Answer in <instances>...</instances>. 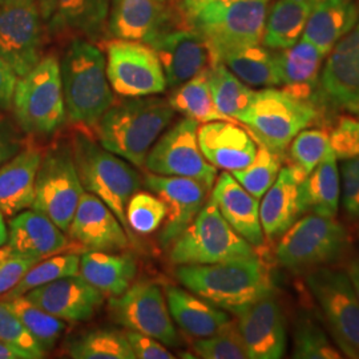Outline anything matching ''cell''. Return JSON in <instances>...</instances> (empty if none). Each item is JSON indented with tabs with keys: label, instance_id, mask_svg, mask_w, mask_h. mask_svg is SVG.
Wrapping results in <instances>:
<instances>
[{
	"label": "cell",
	"instance_id": "48",
	"mask_svg": "<svg viewBox=\"0 0 359 359\" xmlns=\"http://www.w3.org/2000/svg\"><path fill=\"white\" fill-rule=\"evenodd\" d=\"M38 261V258L11 255L0 264V297L7 294L18 285L28 270Z\"/></svg>",
	"mask_w": 359,
	"mask_h": 359
},
{
	"label": "cell",
	"instance_id": "21",
	"mask_svg": "<svg viewBox=\"0 0 359 359\" xmlns=\"http://www.w3.org/2000/svg\"><path fill=\"white\" fill-rule=\"evenodd\" d=\"M149 46L158 56L169 88L179 87L210 67L209 46L196 29L167 31Z\"/></svg>",
	"mask_w": 359,
	"mask_h": 359
},
{
	"label": "cell",
	"instance_id": "27",
	"mask_svg": "<svg viewBox=\"0 0 359 359\" xmlns=\"http://www.w3.org/2000/svg\"><path fill=\"white\" fill-rule=\"evenodd\" d=\"M41 158L43 152L29 145L0 165V212L3 216L13 217L32 206Z\"/></svg>",
	"mask_w": 359,
	"mask_h": 359
},
{
	"label": "cell",
	"instance_id": "34",
	"mask_svg": "<svg viewBox=\"0 0 359 359\" xmlns=\"http://www.w3.org/2000/svg\"><path fill=\"white\" fill-rule=\"evenodd\" d=\"M341 197V181L334 152L308 173L302 184L305 213L311 212L325 217H335Z\"/></svg>",
	"mask_w": 359,
	"mask_h": 359
},
{
	"label": "cell",
	"instance_id": "10",
	"mask_svg": "<svg viewBox=\"0 0 359 359\" xmlns=\"http://www.w3.org/2000/svg\"><path fill=\"white\" fill-rule=\"evenodd\" d=\"M84 192L72 145L57 144L47 149L39 167L35 200L31 208L67 231Z\"/></svg>",
	"mask_w": 359,
	"mask_h": 359
},
{
	"label": "cell",
	"instance_id": "33",
	"mask_svg": "<svg viewBox=\"0 0 359 359\" xmlns=\"http://www.w3.org/2000/svg\"><path fill=\"white\" fill-rule=\"evenodd\" d=\"M320 0H278L268 11L261 43L273 51L292 47L308 23Z\"/></svg>",
	"mask_w": 359,
	"mask_h": 359
},
{
	"label": "cell",
	"instance_id": "13",
	"mask_svg": "<svg viewBox=\"0 0 359 359\" xmlns=\"http://www.w3.org/2000/svg\"><path fill=\"white\" fill-rule=\"evenodd\" d=\"M197 130L198 121L182 118L154 142L144 167L154 175L198 180L212 189L217 168L209 164L201 154Z\"/></svg>",
	"mask_w": 359,
	"mask_h": 359
},
{
	"label": "cell",
	"instance_id": "16",
	"mask_svg": "<svg viewBox=\"0 0 359 359\" xmlns=\"http://www.w3.org/2000/svg\"><path fill=\"white\" fill-rule=\"evenodd\" d=\"M322 103L355 114L359 109V20L329 53L318 84Z\"/></svg>",
	"mask_w": 359,
	"mask_h": 359
},
{
	"label": "cell",
	"instance_id": "29",
	"mask_svg": "<svg viewBox=\"0 0 359 359\" xmlns=\"http://www.w3.org/2000/svg\"><path fill=\"white\" fill-rule=\"evenodd\" d=\"M167 304L170 317L184 333L204 338L219 332L231 321V316L204 298L176 286H168Z\"/></svg>",
	"mask_w": 359,
	"mask_h": 359
},
{
	"label": "cell",
	"instance_id": "8",
	"mask_svg": "<svg viewBox=\"0 0 359 359\" xmlns=\"http://www.w3.org/2000/svg\"><path fill=\"white\" fill-rule=\"evenodd\" d=\"M256 256L255 246L231 228L209 200L172 243L169 259L175 265H208Z\"/></svg>",
	"mask_w": 359,
	"mask_h": 359
},
{
	"label": "cell",
	"instance_id": "26",
	"mask_svg": "<svg viewBox=\"0 0 359 359\" xmlns=\"http://www.w3.org/2000/svg\"><path fill=\"white\" fill-rule=\"evenodd\" d=\"M7 246L13 255L44 259L63 252L68 240L50 218L36 210H23L10 219Z\"/></svg>",
	"mask_w": 359,
	"mask_h": 359
},
{
	"label": "cell",
	"instance_id": "35",
	"mask_svg": "<svg viewBox=\"0 0 359 359\" xmlns=\"http://www.w3.org/2000/svg\"><path fill=\"white\" fill-rule=\"evenodd\" d=\"M206 72L216 108L228 118L240 121L250 107L256 90H250L221 63L210 65Z\"/></svg>",
	"mask_w": 359,
	"mask_h": 359
},
{
	"label": "cell",
	"instance_id": "4",
	"mask_svg": "<svg viewBox=\"0 0 359 359\" xmlns=\"http://www.w3.org/2000/svg\"><path fill=\"white\" fill-rule=\"evenodd\" d=\"M74 158L81 185L97 196L120 219L129 237L127 205L142 187V177L127 160L109 152L87 135L79 132L72 142Z\"/></svg>",
	"mask_w": 359,
	"mask_h": 359
},
{
	"label": "cell",
	"instance_id": "56",
	"mask_svg": "<svg viewBox=\"0 0 359 359\" xmlns=\"http://www.w3.org/2000/svg\"><path fill=\"white\" fill-rule=\"evenodd\" d=\"M342 168L346 169L348 172H351L353 175H355L359 177V158H353V160H345L342 163Z\"/></svg>",
	"mask_w": 359,
	"mask_h": 359
},
{
	"label": "cell",
	"instance_id": "23",
	"mask_svg": "<svg viewBox=\"0 0 359 359\" xmlns=\"http://www.w3.org/2000/svg\"><path fill=\"white\" fill-rule=\"evenodd\" d=\"M197 139L206 161L231 173L248 167L258 149L252 133L231 120L204 123L198 127Z\"/></svg>",
	"mask_w": 359,
	"mask_h": 359
},
{
	"label": "cell",
	"instance_id": "46",
	"mask_svg": "<svg viewBox=\"0 0 359 359\" xmlns=\"http://www.w3.org/2000/svg\"><path fill=\"white\" fill-rule=\"evenodd\" d=\"M0 341L19 348L27 354L28 359L46 357V351L35 338L27 330L26 326L13 311L7 301L0 298Z\"/></svg>",
	"mask_w": 359,
	"mask_h": 359
},
{
	"label": "cell",
	"instance_id": "18",
	"mask_svg": "<svg viewBox=\"0 0 359 359\" xmlns=\"http://www.w3.org/2000/svg\"><path fill=\"white\" fill-rule=\"evenodd\" d=\"M25 297L35 306L67 322L93 318L105 299V295L80 273L41 285Z\"/></svg>",
	"mask_w": 359,
	"mask_h": 359
},
{
	"label": "cell",
	"instance_id": "54",
	"mask_svg": "<svg viewBox=\"0 0 359 359\" xmlns=\"http://www.w3.org/2000/svg\"><path fill=\"white\" fill-rule=\"evenodd\" d=\"M216 0H181V7L182 11L189 16H192L193 13H197L198 10H201L203 7H205L206 4L213 3Z\"/></svg>",
	"mask_w": 359,
	"mask_h": 359
},
{
	"label": "cell",
	"instance_id": "9",
	"mask_svg": "<svg viewBox=\"0 0 359 359\" xmlns=\"http://www.w3.org/2000/svg\"><path fill=\"white\" fill-rule=\"evenodd\" d=\"M270 0H216L189 16L215 53L246 44L261 43Z\"/></svg>",
	"mask_w": 359,
	"mask_h": 359
},
{
	"label": "cell",
	"instance_id": "47",
	"mask_svg": "<svg viewBox=\"0 0 359 359\" xmlns=\"http://www.w3.org/2000/svg\"><path fill=\"white\" fill-rule=\"evenodd\" d=\"M329 137L338 160L359 158V118L341 117Z\"/></svg>",
	"mask_w": 359,
	"mask_h": 359
},
{
	"label": "cell",
	"instance_id": "43",
	"mask_svg": "<svg viewBox=\"0 0 359 359\" xmlns=\"http://www.w3.org/2000/svg\"><path fill=\"white\" fill-rule=\"evenodd\" d=\"M293 358L341 359L342 355L339 350L330 342L321 326L305 317L295 325Z\"/></svg>",
	"mask_w": 359,
	"mask_h": 359
},
{
	"label": "cell",
	"instance_id": "55",
	"mask_svg": "<svg viewBox=\"0 0 359 359\" xmlns=\"http://www.w3.org/2000/svg\"><path fill=\"white\" fill-rule=\"evenodd\" d=\"M0 359H28V357L19 348L0 341Z\"/></svg>",
	"mask_w": 359,
	"mask_h": 359
},
{
	"label": "cell",
	"instance_id": "32",
	"mask_svg": "<svg viewBox=\"0 0 359 359\" xmlns=\"http://www.w3.org/2000/svg\"><path fill=\"white\" fill-rule=\"evenodd\" d=\"M79 273L104 295L118 297L130 287L137 265L130 255L88 250L80 257Z\"/></svg>",
	"mask_w": 359,
	"mask_h": 359
},
{
	"label": "cell",
	"instance_id": "53",
	"mask_svg": "<svg viewBox=\"0 0 359 359\" xmlns=\"http://www.w3.org/2000/svg\"><path fill=\"white\" fill-rule=\"evenodd\" d=\"M346 274L347 277L350 278V283L353 285V287L355 290V294H357L359 299V256L354 257L348 262Z\"/></svg>",
	"mask_w": 359,
	"mask_h": 359
},
{
	"label": "cell",
	"instance_id": "2",
	"mask_svg": "<svg viewBox=\"0 0 359 359\" xmlns=\"http://www.w3.org/2000/svg\"><path fill=\"white\" fill-rule=\"evenodd\" d=\"M175 116L168 100L152 96L129 97L102 116L96 130L100 145L142 168L154 142Z\"/></svg>",
	"mask_w": 359,
	"mask_h": 359
},
{
	"label": "cell",
	"instance_id": "38",
	"mask_svg": "<svg viewBox=\"0 0 359 359\" xmlns=\"http://www.w3.org/2000/svg\"><path fill=\"white\" fill-rule=\"evenodd\" d=\"M74 359H136L126 334L112 329H97L77 337L68 344Z\"/></svg>",
	"mask_w": 359,
	"mask_h": 359
},
{
	"label": "cell",
	"instance_id": "59",
	"mask_svg": "<svg viewBox=\"0 0 359 359\" xmlns=\"http://www.w3.org/2000/svg\"><path fill=\"white\" fill-rule=\"evenodd\" d=\"M22 3H36V0H0V6L22 4ZM36 4H38V3H36Z\"/></svg>",
	"mask_w": 359,
	"mask_h": 359
},
{
	"label": "cell",
	"instance_id": "36",
	"mask_svg": "<svg viewBox=\"0 0 359 359\" xmlns=\"http://www.w3.org/2000/svg\"><path fill=\"white\" fill-rule=\"evenodd\" d=\"M111 0H57L52 29H74L88 39L103 35Z\"/></svg>",
	"mask_w": 359,
	"mask_h": 359
},
{
	"label": "cell",
	"instance_id": "44",
	"mask_svg": "<svg viewBox=\"0 0 359 359\" xmlns=\"http://www.w3.org/2000/svg\"><path fill=\"white\" fill-rule=\"evenodd\" d=\"M165 203L151 193L136 192L127 205V222L130 231L151 234L157 231L167 217Z\"/></svg>",
	"mask_w": 359,
	"mask_h": 359
},
{
	"label": "cell",
	"instance_id": "12",
	"mask_svg": "<svg viewBox=\"0 0 359 359\" xmlns=\"http://www.w3.org/2000/svg\"><path fill=\"white\" fill-rule=\"evenodd\" d=\"M107 76L112 90L123 97L163 93L167 80L152 46L116 39L107 44Z\"/></svg>",
	"mask_w": 359,
	"mask_h": 359
},
{
	"label": "cell",
	"instance_id": "20",
	"mask_svg": "<svg viewBox=\"0 0 359 359\" xmlns=\"http://www.w3.org/2000/svg\"><path fill=\"white\" fill-rule=\"evenodd\" d=\"M68 234L90 250L118 252L127 249L129 236L111 208L90 192H84L69 224Z\"/></svg>",
	"mask_w": 359,
	"mask_h": 359
},
{
	"label": "cell",
	"instance_id": "30",
	"mask_svg": "<svg viewBox=\"0 0 359 359\" xmlns=\"http://www.w3.org/2000/svg\"><path fill=\"white\" fill-rule=\"evenodd\" d=\"M358 20L359 8L354 0H320L302 36L326 56Z\"/></svg>",
	"mask_w": 359,
	"mask_h": 359
},
{
	"label": "cell",
	"instance_id": "52",
	"mask_svg": "<svg viewBox=\"0 0 359 359\" xmlns=\"http://www.w3.org/2000/svg\"><path fill=\"white\" fill-rule=\"evenodd\" d=\"M22 149V144L11 132V129L0 124V165L8 161Z\"/></svg>",
	"mask_w": 359,
	"mask_h": 359
},
{
	"label": "cell",
	"instance_id": "57",
	"mask_svg": "<svg viewBox=\"0 0 359 359\" xmlns=\"http://www.w3.org/2000/svg\"><path fill=\"white\" fill-rule=\"evenodd\" d=\"M7 241H8V231H7V226L4 222L3 213L0 212V246L7 245Z\"/></svg>",
	"mask_w": 359,
	"mask_h": 359
},
{
	"label": "cell",
	"instance_id": "31",
	"mask_svg": "<svg viewBox=\"0 0 359 359\" xmlns=\"http://www.w3.org/2000/svg\"><path fill=\"white\" fill-rule=\"evenodd\" d=\"M283 90L299 99L313 102V92L320 84L325 55L301 36L292 47L277 52Z\"/></svg>",
	"mask_w": 359,
	"mask_h": 359
},
{
	"label": "cell",
	"instance_id": "22",
	"mask_svg": "<svg viewBox=\"0 0 359 359\" xmlns=\"http://www.w3.org/2000/svg\"><path fill=\"white\" fill-rule=\"evenodd\" d=\"M305 173L297 165L281 168L278 177L262 196L259 219L268 238L281 237L298 218L305 215L302 201V184Z\"/></svg>",
	"mask_w": 359,
	"mask_h": 359
},
{
	"label": "cell",
	"instance_id": "40",
	"mask_svg": "<svg viewBox=\"0 0 359 359\" xmlns=\"http://www.w3.org/2000/svg\"><path fill=\"white\" fill-rule=\"evenodd\" d=\"M79 270L80 257L75 255H55L51 256V258L40 259L27 271L13 290L1 297V299L8 301L16 297H22L41 285L56 281L68 276L79 274Z\"/></svg>",
	"mask_w": 359,
	"mask_h": 359
},
{
	"label": "cell",
	"instance_id": "7",
	"mask_svg": "<svg viewBox=\"0 0 359 359\" xmlns=\"http://www.w3.org/2000/svg\"><path fill=\"white\" fill-rule=\"evenodd\" d=\"M348 234L334 217L309 215L283 233L276 249L280 265L293 273L330 266L345 256Z\"/></svg>",
	"mask_w": 359,
	"mask_h": 359
},
{
	"label": "cell",
	"instance_id": "3",
	"mask_svg": "<svg viewBox=\"0 0 359 359\" xmlns=\"http://www.w3.org/2000/svg\"><path fill=\"white\" fill-rule=\"evenodd\" d=\"M60 75L67 118L96 127L115 100L103 52L88 40H72L63 55Z\"/></svg>",
	"mask_w": 359,
	"mask_h": 359
},
{
	"label": "cell",
	"instance_id": "45",
	"mask_svg": "<svg viewBox=\"0 0 359 359\" xmlns=\"http://www.w3.org/2000/svg\"><path fill=\"white\" fill-rule=\"evenodd\" d=\"M332 152L330 137L321 129H304L290 142L293 164L305 173H310Z\"/></svg>",
	"mask_w": 359,
	"mask_h": 359
},
{
	"label": "cell",
	"instance_id": "1",
	"mask_svg": "<svg viewBox=\"0 0 359 359\" xmlns=\"http://www.w3.org/2000/svg\"><path fill=\"white\" fill-rule=\"evenodd\" d=\"M188 290L233 314L273 292L269 269L258 256L208 265H177Z\"/></svg>",
	"mask_w": 359,
	"mask_h": 359
},
{
	"label": "cell",
	"instance_id": "11",
	"mask_svg": "<svg viewBox=\"0 0 359 359\" xmlns=\"http://www.w3.org/2000/svg\"><path fill=\"white\" fill-rule=\"evenodd\" d=\"M306 283L335 345L347 358L359 359V299L346 271L325 266L308 273Z\"/></svg>",
	"mask_w": 359,
	"mask_h": 359
},
{
	"label": "cell",
	"instance_id": "6",
	"mask_svg": "<svg viewBox=\"0 0 359 359\" xmlns=\"http://www.w3.org/2000/svg\"><path fill=\"white\" fill-rule=\"evenodd\" d=\"M318 118L316 104L287 90L269 87L256 90L240 123L246 126L258 144L283 154L295 136Z\"/></svg>",
	"mask_w": 359,
	"mask_h": 359
},
{
	"label": "cell",
	"instance_id": "15",
	"mask_svg": "<svg viewBox=\"0 0 359 359\" xmlns=\"http://www.w3.org/2000/svg\"><path fill=\"white\" fill-rule=\"evenodd\" d=\"M43 18L36 3L0 6V59L19 77L41 60Z\"/></svg>",
	"mask_w": 359,
	"mask_h": 359
},
{
	"label": "cell",
	"instance_id": "41",
	"mask_svg": "<svg viewBox=\"0 0 359 359\" xmlns=\"http://www.w3.org/2000/svg\"><path fill=\"white\" fill-rule=\"evenodd\" d=\"M283 154L274 152L262 144H258L253 161L244 169L231 172V175L248 192L259 200L269 191L270 187L278 177V173L283 168Z\"/></svg>",
	"mask_w": 359,
	"mask_h": 359
},
{
	"label": "cell",
	"instance_id": "28",
	"mask_svg": "<svg viewBox=\"0 0 359 359\" xmlns=\"http://www.w3.org/2000/svg\"><path fill=\"white\" fill-rule=\"evenodd\" d=\"M225 65L245 84L257 88L283 86L277 52L262 43L231 47L212 56L210 65Z\"/></svg>",
	"mask_w": 359,
	"mask_h": 359
},
{
	"label": "cell",
	"instance_id": "49",
	"mask_svg": "<svg viewBox=\"0 0 359 359\" xmlns=\"http://www.w3.org/2000/svg\"><path fill=\"white\" fill-rule=\"evenodd\" d=\"M136 359H173L175 355L154 337L128 330L126 333Z\"/></svg>",
	"mask_w": 359,
	"mask_h": 359
},
{
	"label": "cell",
	"instance_id": "50",
	"mask_svg": "<svg viewBox=\"0 0 359 359\" xmlns=\"http://www.w3.org/2000/svg\"><path fill=\"white\" fill-rule=\"evenodd\" d=\"M342 204L347 215L359 221V177L342 168Z\"/></svg>",
	"mask_w": 359,
	"mask_h": 359
},
{
	"label": "cell",
	"instance_id": "51",
	"mask_svg": "<svg viewBox=\"0 0 359 359\" xmlns=\"http://www.w3.org/2000/svg\"><path fill=\"white\" fill-rule=\"evenodd\" d=\"M18 77L13 68L0 59V111H10L13 108Z\"/></svg>",
	"mask_w": 359,
	"mask_h": 359
},
{
	"label": "cell",
	"instance_id": "19",
	"mask_svg": "<svg viewBox=\"0 0 359 359\" xmlns=\"http://www.w3.org/2000/svg\"><path fill=\"white\" fill-rule=\"evenodd\" d=\"M145 185L160 197L168 208L165 225L160 233V241L165 248L185 231L205 205L210 188L204 182L189 177L148 175Z\"/></svg>",
	"mask_w": 359,
	"mask_h": 359
},
{
	"label": "cell",
	"instance_id": "14",
	"mask_svg": "<svg viewBox=\"0 0 359 359\" xmlns=\"http://www.w3.org/2000/svg\"><path fill=\"white\" fill-rule=\"evenodd\" d=\"M109 310L114 320L128 330L154 337L165 346H179V333L157 283H132L126 293L111 298Z\"/></svg>",
	"mask_w": 359,
	"mask_h": 359
},
{
	"label": "cell",
	"instance_id": "61",
	"mask_svg": "<svg viewBox=\"0 0 359 359\" xmlns=\"http://www.w3.org/2000/svg\"><path fill=\"white\" fill-rule=\"evenodd\" d=\"M165 1H168V0H165Z\"/></svg>",
	"mask_w": 359,
	"mask_h": 359
},
{
	"label": "cell",
	"instance_id": "60",
	"mask_svg": "<svg viewBox=\"0 0 359 359\" xmlns=\"http://www.w3.org/2000/svg\"><path fill=\"white\" fill-rule=\"evenodd\" d=\"M354 115L357 116V117L359 118V109L357 111V112H355V114H354Z\"/></svg>",
	"mask_w": 359,
	"mask_h": 359
},
{
	"label": "cell",
	"instance_id": "42",
	"mask_svg": "<svg viewBox=\"0 0 359 359\" xmlns=\"http://www.w3.org/2000/svg\"><path fill=\"white\" fill-rule=\"evenodd\" d=\"M193 351L197 357L204 359H248L244 339L237 327L231 321L219 332L204 338H194Z\"/></svg>",
	"mask_w": 359,
	"mask_h": 359
},
{
	"label": "cell",
	"instance_id": "24",
	"mask_svg": "<svg viewBox=\"0 0 359 359\" xmlns=\"http://www.w3.org/2000/svg\"><path fill=\"white\" fill-rule=\"evenodd\" d=\"M108 16L114 38L147 44L165 34L170 20L165 0H112Z\"/></svg>",
	"mask_w": 359,
	"mask_h": 359
},
{
	"label": "cell",
	"instance_id": "39",
	"mask_svg": "<svg viewBox=\"0 0 359 359\" xmlns=\"http://www.w3.org/2000/svg\"><path fill=\"white\" fill-rule=\"evenodd\" d=\"M7 302L43 350L46 353L51 351L65 330V321L35 306L25 295L8 299Z\"/></svg>",
	"mask_w": 359,
	"mask_h": 359
},
{
	"label": "cell",
	"instance_id": "58",
	"mask_svg": "<svg viewBox=\"0 0 359 359\" xmlns=\"http://www.w3.org/2000/svg\"><path fill=\"white\" fill-rule=\"evenodd\" d=\"M11 255H13V252L10 250L8 246H0V264H1L4 259H7Z\"/></svg>",
	"mask_w": 359,
	"mask_h": 359
},
{
	"label": "cell",
	"instance_id": "37",
	"mask_svg": "<svg viewBox=\"0 0 359 359\" xmlns=\"http://www.w3.org/2000/svg\"><path fill=\"white\" fill-rule=\"evenodd\" d=\"M206 69L176 87L168 103L175 112H179L198 123L231 120L226 116L222 115L215 105L212 92L209 88Z\"/></svg>",
	"mask_w": 359,
	"mask_h": 359
},
{
	"label": "cell",
	"instance_id": "25",
	"mask_svg": "<svg viewBox=\"0 0 359 359\" xmlns=\"http://www.w3.org/2000/svg\"><path fill=\"white\" fill-rule=\"evenodd\" d=\"M210 201L217 206L222 217L255 248H261L265 241L259 219V201L233 177L229 172L218 176L212 189Z\"/></svg>",
	"mask_w": 359,
	"mask_h": 359
},
{
	"label": "cell",
	"instance_id": "17",
	"mask_svg": "<svg viewBox=\"0 0 359 359\" xmlns=\"http://www.w3.org/2000/svg\"><path fill=\"white\" fill-rule=\"evenodd\" d=\"M250 359H280L286 351V325L274 292L234 314Z\"/></svg>",
	"mask_w": 359,
	"mask_h": 359
},
{
	"label": "cell",
	"instance_id": "5",
	"mask_svg": "<svg viewBox=\"0 0 359 359\" xmlns=\"http://www.w3.org/2000/svg\"><path fill=\"white\" fill-rule=\"evenodd\" d=\"M13 108L19 127L27 135L47 137L60 129L67 114L60 63L56 57H41L18 80Z\"/></svg>",
	"mask_w": 359,
	"mask_h": 359
}]
</instances>
